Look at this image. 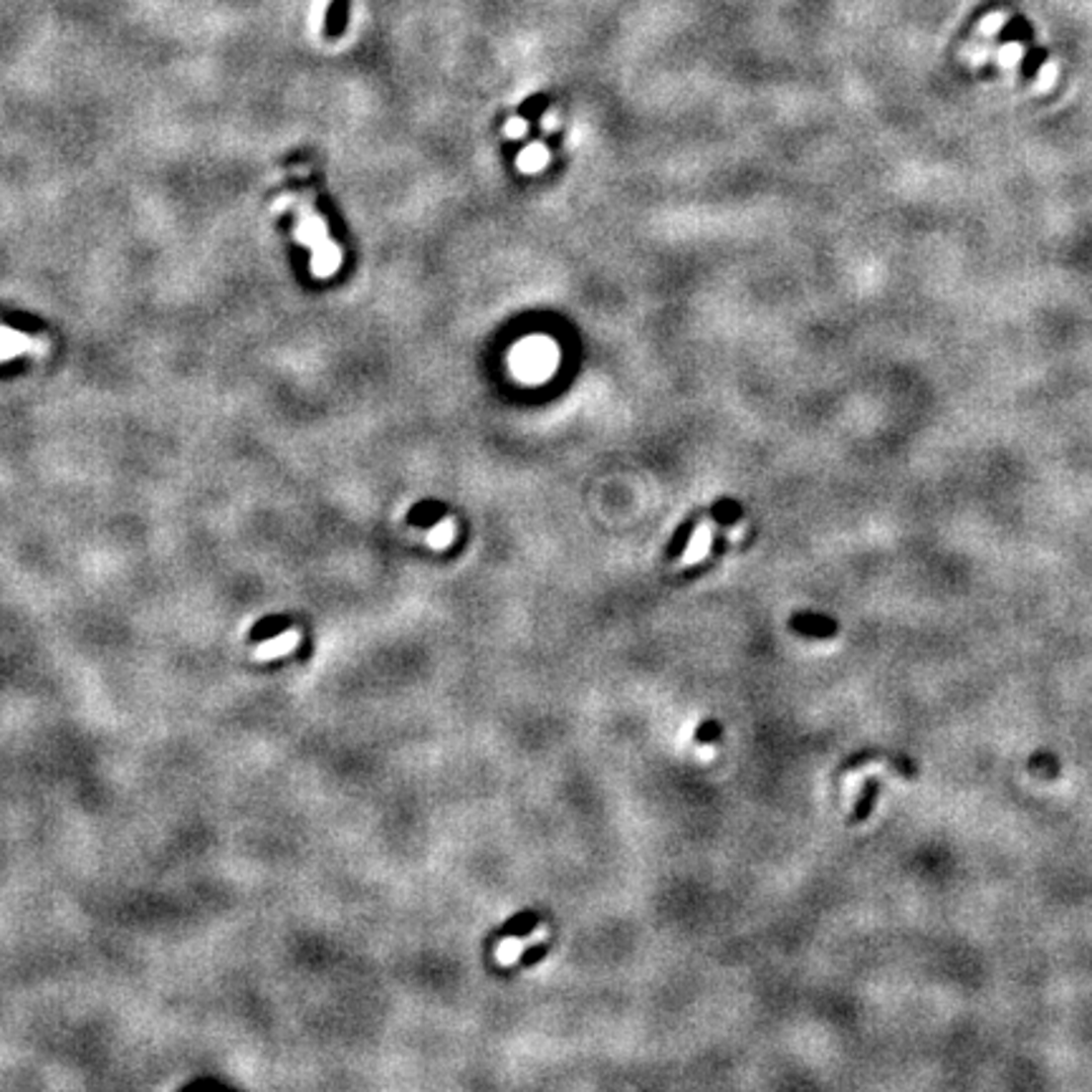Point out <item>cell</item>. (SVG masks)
<instances>
[{
  "label": "cell",
  "instance_id": "obj_1",
  "mask_svg": "<svg viewBox=\"0 0 1092 1092\" xmlns=\"http://www.w3.org/2000/svg\"><path fill=\"white\" fill-rule=\"evenodd\" d=\"M556 365V347L544 337H532L521 342L514 352V370L524 379L549 378Z\"/></svg>",
  "mask_w": 1092,
  "mask_h": 1092
},
{
  "label": "cell",
  "instance_id": "obj_2",
  "mask_svg": "<svg viewBox=\"0 0 1092 1092\" xmlns=\"http://www.w3.org/2000/svg\"><path fill=\"white\" fill-rule=\"evenodd\" d=\"M349 16H352V0H329L324 24H321V36L329 41L342 39L349 26Z\"/></svg>",
  "mask_w": 1092,
  "mask_h": 1092
},
{
  "label": "cell",
  "instance_id": "obj_3",
  "mask_svg": "<svg viewBox=\"0 0 1092 1092\" xmlns=\"http://www.w3.org/2000/svg\"><path fill=\"white\" fill-rule=\"evenodd\" d=\"M790 628L801 632L806 637H835L837 635V623L835 620L824 618V615L814 613H797L792 615Z\"/></svg>",
  "mask_w": 1092,
  "mask_h": 1092
},
{
  "label": "cell",
  "instance_id": "obj_4",
  "mask_svg": "<svg viewBox=\"0 0 1092 1092\" xmlns=\"http://www.w3.org/2000/svg\"><path fill=\"white\" fill-rule=\"evenodd\" d=\"M539 918L534 910H524V913H516L514 918H509V921L501 926V931H498V936H506V938H524L529 936V933H534L539 928Z\"/></svg>",
  "mask_w": 1092,
  "mask_h": 1092
},
{
  "label": "cell",
  "instance_id": "obj_5",
  "mask_svg": "<svg viewBox=\"0 0 1092 1092\" xmlns=\"http://www.w3.org/2000/svg\"><path fill=\"white\" fill-rule=\"evenodd\" d=\"M546 162H549V152H546V147L539 142L529 144L527 149H521L519 152V170L521 172H539L546 167Z\"/></svg>",
  "mask_w": 1092,
  "mask_h": 1092
},
{
  "label": "cell",
  "instance_id": "obj_6",
  "mask_svg": "<svg viewBox=\"0 0 1092 1092\" xmlns=\"http://www.w3.org/2000/svg\"><path fill=\"white\" fill-rule=\"evenodd\" d=\"M294 642H296V632H294V630H289V632H284V635H279V637H274L271 642H266L261 650H256V658L258 660L276 658V655H281V652L292 650Z\"/></svg>",
  "mask_w": 1092,
  "mask_h": 1092
},
{
  "label": "cell",
  "instance_id": "obj_7",
  "mask_svg": "<svg viewBox=\"0 0 1092 1092\" xmlns=\"http://www.w3.org/2000/svg\"><path fill=\"white\" fill-rule=\"evenodd\" d=\"M878 787H881L878 779L865 782L863 795H860L858 806H855V822H863V819L870 817V812H873V806H876V799H878Z\"/></svg>",
  "mask_w": 1092,
  "mask_h": 1092
},
{
  "label": "cell",
  "instance_id": "obj_8",
  "mask_svg": "<svg viewBox=\"0 0 1092 1092\" xmlns=\"http://www.w3.org/2000/svg\"><path fill=\"white\" fill-rule=\"evenodd\" d=\"M718 736H720V723H718V720L711 718V720H704V723L696 728V736H693V741H696L698 746H709V744H714Z\"/></svg>",
  "mask_w": 1092,
  "mask_h": 1092
},
{
  "label": "cell",
  "instance_id": "obj_9",
  "mask_svg": "<svg viewBox=\"0 0 1092 1092\" xmlns=\"http://www.w3.org/2000/svg\"><path fill=\"white\" fill-rule=\"evenodd\" d=\"M546 954H549V946L546 944L532 946V949H527L524 954H521L519 966H534V964H539L542 959H546Z\"/></svg>",
  "mask_w": 1092,
  "mask_h": 1092
},
{
  "label": "cell",
  "instance_id": "obj_10",
  "mask_svg": "<svg viewBox=\"0 0 1092 1092\" xmlns=\"http://www.w3.org/2000/svg\"><path fill=\"white\" fill-rule=\"evenodd\" d=\"M693 537H696V549L691 551V559H701V556L706 554V549H709V542H711V534H706V529H701V532H693Z\"/></svg>",
  "mask_w": 1092,
  "mask_h": 1092
},
{
  "label": "cell",
  "instance_id": "obj_11",
  "mask_svg": "<svg viewBox=\"0 0 1092 1092\" xmlns=\"http://www.w3.org/2000/svg\"><path fill=\"white\" fill-rule=\"evenodd\" d=\"M451 537H453L451 524H441V527H438L433 534H430V542H433L435 546H443V544L451 542Z\"/></svg>",
  "mask_w": 1092,
  "mask_h": 1092
},
{
  "label": "cell",
  "instance_id": "obj_12",
  "mask_svg": "<svg viewBox=\"0 0 1092 1092\" xmlns=\"http://www.w3.org/2000/svg\"><path fill=\"white\" fill-rule=\"evenodd\" d=\"M527 129H529V125L524 120H519V117H516V120H511V122H506V134H509V137H514V139L524 137V134H527Z\"/></svg>",
  "mask_w": 1092,
  "mask_h": 1092
},
{
  "label": "cell",
  "instance_id": "obj_13",
  "mask_svg": "<svg viewBox=\"0 0 1092 1092\" xmlns=\"http://www.w3.org/2000/svg\"><path fill=\"white\" fill-rule=\"evenodd\" d=\"M542 126H544V129H556V117H554V115H546V112H544Z\"/></svg>",
  "mask_w": 1092,
  "mask_h": 1092
}]
</instances>
